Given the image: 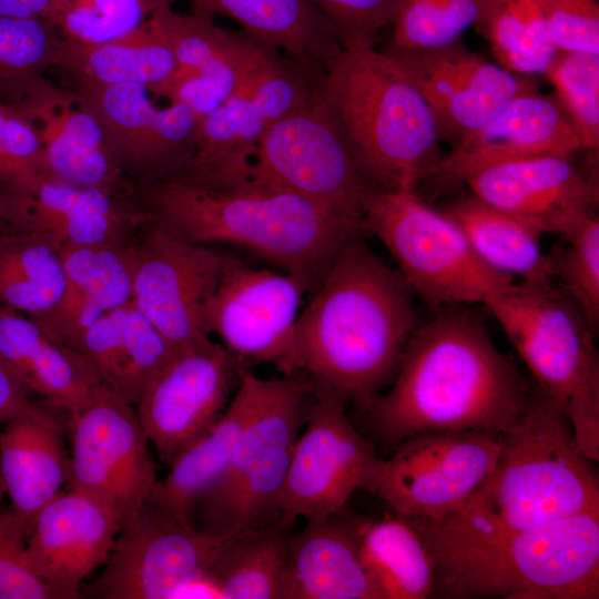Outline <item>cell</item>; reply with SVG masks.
<instances>
[{
  "instance_id": "6da1fadb",
  "label": "cell",
  "mask_w": 599,
  "mask_h": 599,
  "mask_svg": "<svg viewBox=\"0 0 599 599\" xmlns=\"http://www.w3.org/2000/svg\"><path fill=\"white\" fill-rule=\"evenodd\" d=\"M392 382L362 409L373 437L390 451L428 432L500 434L520 418L537 388L466 305L438 308L415 328Z\"/></svg>"
},
{
  "instance_id": "7a4b0ae2",
  "label": "cell",
  "mask_w": 599,
  "mask_h": 599,
  "mask_svg": "<svg viewBox=\"0 0 599 599\" xmlns=\"http://www.w3.org/2000/svg\"><path fill=\"white\" fill-rule=\"evenodd\" d=\"M414 292L363 241L346 242L295 325L301 370L359 409L394 379L415 331Z\"/></svg>"
},
{
  "instance_id": "3957f363",
  "label": "cell",
  "mask_w": 599,
  "mask_h": 599,
  "mask_svg": "<svg viewBox=\"0 0 599 599\" xmlns=\"http://www.w3.org/2000/svg\"><path fill=\"white\" fill-rule=\"evenodd\" d=\"M405 518L429 550L432 597L599 598V510L510 530L481 529L458 515Z\"/></svg>"
},
{
  "instance_id": "277c9868",
  "label": "cell",
  "mask_w": 599,
  "mask_h": 599,
  "mask_svg": "<svg viewBox=\"0 0 599 599\" xmlns=\"http://www.w3.org/2000/svg\"><path fill=\"white\" fill-rule=\"evenodd\" d=\"M146 196L150 219L179 237L247 248L312 285L346 242L366 233L304 197L252 182L211 189L174 177Z\"/></svg>"
},
{
  "instance_id": "5b68a950",
  "label": "cell",
  "mask_w": 599,
  "mask_h": 599,
  "mask_svg": "<svg viewBox=\"0 0 599 599\" xmlns=\"http://www.w3.org/2000/svg\"><path fill=\"white\" fill-rule=\"evenodd\" d=\"M321 92L356 156L383 190H415L434 176L444 156L435 118L386 52L343 48Z\"/></svg>"
},
{
  "instance_id": "8992f818",
  "label": "cell",
  "mask_w": 599,
  "mask_h": 599,
  "mask_svg": "<svg viewBox=\"0 0 599 599\" xmlns=\"http://www.w3.org/2000/svg\"><path fill=\"white\" fill-rule=\"evenodd\" d=\"M590 463L562 407L537 387L520 418L499 434L490 474L455 515L481 529L510 530L599 510Z\"/></svg>"
},
{
  "instance_id": "52a82bcc",
  "label": "cell",
  "mask_w": 599,
  "mask_h": 599,
  "mask_svg": "<svg viewBox=\"0 0 599 599\" xmlns=\"http://www.w3.org/2000/svg\"><path fill=\"white\" fill-rule=\"evenodd\" d=\"M537 387L567 414L579 451L599 460V355L576 302L552 280L511 282L485 304Z\"/></svg>"
},
{
  "instance_id": "ba28073f",
  "label": "cell",
  "mask_w": 599,
  "mask_h": 599,
  "mask_svg": "<svg viewBox=\"0 0 599 599\" xmlns=\"http://www.w3.org/2000/svg\"><path fill=\"white\" fill-rule=\"evenodd\" d=\"M313 384L296 374L265 379L261 398L219 480L195 502L199 529L232 536L278 519L277 499L307 417Z\"/></svg>"
},
{
  "instance_id": "9c48e42d",
  "label": "cell",
  "mask_w": 599,
  "mask_h": 599,
  "mask_svg": "<svg viewBox=\"0 0 599 599\" xmlns=\"http://www.w3.org/2000/svg\"><path fill=\"white\" fill-rule=\"evenodd\" d=\"M251 182L304 197L361 227L383 189L365 170L321 92L266 128L257 144Z\"/></svg>"
},
{
  "instance_id": "30bf717a",
  "label": "cell",
  "mask_w": 599,
  "mask_h": 599,
  "mask_svg": "<svg viewBox=\"0 0 599 599\" xmlns=\"http://www.w3.org/2000/svg\"><path fill=\"white\" fill-rule=\"evenodd\" d=\"M367 227L399 266L428 308L486 304L514 278L475 253L460 227L414 189L382 190L367 212Z\"/></svg>"
},
{
  "instance_id": "8fae6325",
  "label": "cell",
  "mask_w": 599,
  "mask_h": 599,
  "mask_svg": "<svg viewBox=\"0 0 599 599\" xmlns=\"http://www.w3.org/2000/svg\"><path fill=\"white\" fill-rule=\"evenodd\" d=\"M313 393L277 499L278 518L287 526L297 517L342 514L355 491H370L383 460L348 418L339 394L316 383Z\"/></svg>"
},
{
  "instance_id": "7c38bea8",
  "label": "cell",
  "mask_w": 599,
  "mask_h": 599,
  "mask_svg": "<svg viewBox=\"0 0 599 599\" xmlns=\"http://www.w3.org/2000/svg\"><path fill=\"white\" fill-rule=\"evenodd\" d=\"M498 450L499 434H417L383 458L369 493L395 515L440 520L464 509L490 474Z\"/></svg>"
},
{
  "instance_id": "4fadbf2b",
  "label": "cell",
  "mask_w": 599,
  "mask_h": 599,
  "mask_svg": "<svg viewBox=\"0 0 599 599\" xmlns=\"http://www.w3.org/2000/svg\"><path fill=\"white\" fill-rule=\"evenodd\" d=\"M134 405L102 385L93 399L69 414L68 488L105 505L121 528L146 504L159 480L150 440Z\"/></svg>"
},
{
  "instance_id": "5bb4252c",
  "label": "cell",
  "mask_w": 599,
  "mask_h": 599,
  "mask_svg": "<svg viewBox=\"0 0 599 599\" xmlns=\"http://www.w3.org/2000/svg\"><path fill=\"white\" fill-rule=\"evenodd\" d=\"M232 536L199 529L146 502L120 529L102 572L82 585L80 598L171 599L182 582L211 569Z\"/></svg>"
},
{
  "instance_id": "9a60e30c",
  "label": "cell",
  "mask_w": 599,
  "mask_h": 599,
  "mask_svg": "<svg viewBox=\"0 0 599 599\" xmlns=\"http://www.w3.org/2000/svg\"><path fill=\"white\" fill-rule=\"evenodd\" d=\"M312 286L301 275L254 268L232 256L206 305V331L236 358L296 374L295 325L302 297Z\"/></svg>"
},
{
  "instance_id": "2e32d148",
  "label": "cell",
  "mask_w": 599,
  "mask_h": 599,
  "mask_svg": "<svg viewBox=\"0 0 599 599\" xmlns=\"http://www.w3.org/2000/svg\"><path fill=\"white\" fill-rule=\"evenodd\" d=\"M231 258L154 222L135 244L131 301L176 352L202 344L206 305Z\"/></svg>"
},
{
  "instance_id": "e0dca14e",
  "label": "cell",
  "mask_w": 599,
  "mask_h": 599,
  "mask_svg": "<svg viewBox=\"0 0 599 599\" xmlns=\"http://www.w3.org/2000/svg\"><path fill=\"white\" fill-rule=\"evenodd\" d=\"M240 372L237 358L209 339L177 351L148 383L136 414L161 461L169 465L220 417Z\"/></svg>"
},
{
  "instance_id": "ac0fdd59",
  "label": "cell",
  "mask_w": 599,
  "mask_h": 599,
  "mask_svg": "<svg viewBox=\"0 0 599 599\" xmlns=\"http://www.w3.org/2000/svg\"><path fill=\"white\" fill-rule=\"evenodd\" d=\"M435 118L441 140L455 145L511 99L540 90L536 77L512 72L470 51L461 40L427 50L390 47Z\"/></svg>"
},
{
  "instance_id": "d6986e66",
  "label": "cell",
  "mask_w": 599,
  "mask_h": 599,
  "mask_svg": "<svg viewBox=\"0 0 599 599\" xmlns=\"http://www.w3.org/2000/svg\"><path fill=\"white\" fill-rule=\"evenodd\" d=\"M575 155H544L491 165L468 175L473 195L542 233L567 235L599 200L597 172Z\"/></svg>"
},
{
  "instance_id": "ffe728a7",
  "label": "cell",
  "mask_w": 599,
  "mask_h": 599,
  "mask_svg": "<svg viewBox=\"0 0 599 599\" xmlns=\"http://www.w3.org/2000/svg\"><path fill=\"white\" fill-rule=\"evenodd\" d=\"M11 105L34 128L48 176L80 186L122 191V167L102 124L77 89H60L41 77L17 87Z\"/></svg>"
},
{
  "instance_id": "44dd1931",
  "label": "cell",
  "mask_w": 599,
  "mask_h": 599,
  "mask_svg": "<svg viewBox=\"0 0 599 599\" xmlns=\"http://www.w3.org/2000/svg\"><path fill=\"white\" fill-rule=\"evenodd\" d=\"M120 529L111 509L69 488L38 514L24 561L59 599H78L83 580L106 561Z\"/></svg>"
},
{
  "instance_id": "7402d4cb",
  "label": "cell",
  "mask_w": 599,
  "mask_h": 599,
  "mask_svg": "<svg viewBox=\"0 0 599 599\" xmlns=\"http://www.w3.org/2000/svg\"><path fill=\"white\" fill-rule=\"evenodd\" d=\"M578 131L555 93L518 95L465 135L440 160L435 175L464 182L481 169L544 155H575Z\"/></svg>"
},
{
  "instance_id": "603a6c76",
  "label": "cell",
  "mask_w": 599,
  "mask_h": 599,
  "mask_svg": "<svg viewBox=\"0 0 599 599\" xmlns=\"http://www.w3.org/2000/svg\"><path fill=\"white\" fill-rule=\"evenodd\" d=\"M12 230L34 233L59 250L130 238L150 220L120 191L80 186L51 176L24 191H3Z\"/></svg>"
},
{
  "instance_id": "cb8c5ba5",
  "label": "cell",
  "mask_w": 599,
  "mask_h": 599,
  "mask_svg": "<svg viewBox=\"0 0 599 599\" xmlns=\"http://www.w3.org/2000/svg\"><path fill=\"white\" fill-rule=\"evenodd\" d=\"M104 130L118 164L164 167L189 163L197 119L184 104L156 108L148 88L135 83L78 88ZM122 167V166H121Z\"/></svg>"
},
{
  "instance_id": "d4e9b609",
  "label": "cell",
  "mask_w": 599,
  "mask_h": 599,
  "mask_svg": "<svg viewBox=\"0 0 599 599\" xmlns=\"http://www.w3.org/2000/svg\"><path fill=\"white\" fill-rule=\"evenodd\" d=\"M60 254L63 293L53 308L33 319L58 343L75 351L94 321L131 302L135 244L128 238L68 246Z\"/></svg>"
},
{
  "instance_id": "484cf974",
  "label": "cell",
  "mask_w": 599,
  "mask_h": 599,
  "mask_svg": "<svg viewBox=\"0 0 599 599\" xmlns=\"http://www.w3.org/2000/svg\"><path fill=\"white\" fill-rule=\"evenodd\" d=\"M4 424L0 433V475L11 508L29 536L38 514L69 481L64 425L34 403Z\"/></svg>"
},
{
  "instance_id": "4316f807",
  "label": "cell",
  "mask_w": 599,
  "mask_h": 599,
  "mask_svg": "<svg viewBox=\"0 0 599 599\" xmlns=\"http://www.w3.org/2000/svg\"><path fill=\"white\" fill-rule=\"evenodd\" d=\"M281 599H380L351 518L307 520L288 538Z\"/></svg>"
},
{
  "instance_id": "83f0119b",
  "label": "cell",
  "mask_w": 599,
  "mask_h": 599,
  "mask_svg": "<svg viewBox=\"0 0 599 599\" xmlns=\"http://www.w3.org/2000/svg\"><path fill=\"white\" fill-rule=\"evenodd\" d=\"M0 357L30 393L69 414L88 405L104 385L83 354L58 343L32 317L3 304Z\"/></svg>"
},
{
  "instance_id": "f1b7e54d",
  "label": "cell",
  "mask_w": 599,
  "mask_h": 599,
  "mask_svg": "<svg viewBox=\"0 0 599 599\" xmlns=\"http://www.w3.org/2000/svg\"><path fill=\"white\" fill-rule=\"evenodd\" d=\"M264 383L265 379L241 369L237 392L227 408L205 433L172 459L167 475L156 481L146 501L149 505L192 525L195 502L224 473L257 406Z\"/></svg>"
},
{
  "instance_id": "f546056e",
  "label": "cell",
  "mask_w": 599,
  "mask_h": 599,
  "mask_svg": "<svg viewBox=\"0 0 599 599\" xmlns=\"http://www.w3.org/2000/svg\"><path fill=\"white\" fill-rule=\"evenodd\" d=\"M186 1L192 12L233 19L244 32L284 51L317 79L325 75L342 51L331 24L309 0Z\"/></svg>"
},
{
  "instance_id": "4dcf8cb0",
  "label": "cell",
  "mask_w": 599,
  "mask_h": 599,
  "mask_svg": "<svg viewBox=\"0 0 599 599\" xmlns=\"http://www.w3.org/2000/svg\"><path fill=\"white\" fill-rule=\"evenodd\" d=\"M52 65L68 71L78 88L135 83L156 95L177 72L171 48L150 19L136 31L106 43L75 44L61 39Z\"/></svg>"
},
{
  "instance_id": "1f68e13d",
  "label": "cell",
  "mask_w": 599,
  "mask_h": 599,
  "mask_svg": "<svg viewBox=\"0 0 599 599\" xmlns=\"http://www.w3.org/2000/svg\"><path fill=\"white\" fill-rule=\"evenodd\" d=\"M266 128L250 100L234 93L197 122L193 155L176 177L211 189L248 184L256 148Z\"/></svg>"
},
{
  "instance_id": "d6a6232c",
  "label": "cell",
  "mask_w": 599,
  "mask_h": 599,
  "mask_svg": "<svg viewBox=\"0 0 599 599\" xmlns=\"http://www.w3.org/2000/svg\"><path fill=\"white\" fill-rule=\"evenodd\" d=\"M351 521L363 562L380 599L433 596L435 571L429 550L405 517H351Z\"/></svg>"
},
{
  "instance_id": "836d02e7",
  "label": "cell",
  "mask_w": 599,
  "mask_h": 599,
  "mask_svg": "<svg viewBox=\"0 0 599 599\" xmlns=\"http://www.w3.org/2000/svg\"><path fill=\"white\" fill-rule=\"evenodd\" d=\"M443 212L494 271L520 281L552 280L549 254L540 245L542 232L536 227L473 194L454 201Z\"/></svg>"
},
{
  "instance_id": "e575fe53",
  "label": "cell",
  "mask_w": 599,
  "mask_h": 599,
  "mask_svg": "<svg viewBox=\"0 0 599 599\" xmlns=\"http://www.w3.org/2000/svg\"><path fill=\"white\" fill-rule=\"evenodd\" d=\"M64 285L62 257L53 243L18 230L0 233V304L40 317L54 307Z\"/></svg>"
},
{
  "instance_id": "d590c367",
  "label": "cell",
  "mask_w": 599,
  "mask_h": 599,
  "mask_svg": "<svg viewBox=\"0 0 599 599\" xmlns=\"http://www.w3.org/2000/svg\"><path fill=\"white\" fill-rule=\"evenodd\" d=\"M288 528L278 518L230 538L209 570L225 599H281Z\"/></svg>"
},
{
  "instance_id": "8d00e7d4",
  "label": "cell",
  "mask_w": 599,
  "mask_h": 599,
  "mask_svg": "<svg viewBox=\"0 0 599 599\" xmlns=\"http://www.w3.org/2000/svg\"><path fill=\"white\" fill-rule=\"evenodd\" d=\"M475 29L499 64L519 74H544L557 53L538 0H487Z\"/></svg>"
},
{
  "instance_id": "74e56055",
  "label": "cell",
  "mask_w": 599,
  "mask_h": 599,
  "mask_svg": "<svg viewBox=\"0 0 599 599\" xmlns=\"http://www.w3.org/2000/svg\"><path fill=\"white\" fill-rule=\"evenodd\" d=\"M246 33V32H245ZM277 48L246 33L235 93L245 95L266 125L303 108L322 80Z\"/></svg>"
},
{
  "instance_id": "f35d334b",
  "label": "cell",
  "mask_w": 599,
  "mask_h": 599,
  "mask_svg": "<svg viewBox=\"0 0 599 599\" xmlns=\"http://www.w3.org/2000/svg\"><path fill=\"white\" fill-rule=\"evenodd\" d=\"M150 22L164 38L177 69L197 73H235L240 79L244 33L230 32L204 13H179L158 0Z\"/></svg>"
},
{
  "instance_id": "ab89813d",
  "label": "cell",
  "mask_w": 599,
  "mask_h": 599,
  "mask_svg": "<svg viewBox=\"0 0 599 599\" xmlns=\"http://www.w3.org/2000/svg\"><path fill=\"white\" fill-rule=\"evenodd\" d=\"M156 3L158 0H51L44 19L65 42L101 44L143 27Z\"/></svg>"
},
{
  "instance_id": "60d3db41",
  "label": "cell",
  "mask_w": 599,
  "mask_h": 599,
  "mask_svg": "<svg viewBox=\"0 0 599 599\" xmlns=\"http://www.w3.org/2000/svg\"><path fill=\"white\" fill-rule=\"evenodd\" d=\"M487 0H393L390 47L427 50L460 40L475 27Z\"/></svg>"
},
{
  "instance_id": "b9f144b4",
  "label": "cell",
  "mask_w": 599,
  "mask_h": 599,
  "mask_svg": "<svg viewBox=\"0 0 599 599\" xmlns=\"http://www.w3.org/2000/svg\"><path fill=\"white\" fill-rule=\"evenodd\" d=\"M570 116L581 149L599 148V54L557 52L542 74Z\"/></svg>"
},
{
  "instance_id": "7bdbcfd3",
  "label": "cell",
  "mask_w": 599,
  "mask_h": 599,
  "mask_svg": "<svg viewBox=\"0 0 599 599\" xmlns=\"http://www.w3.org/2000/svg\"><path fill=\"white\" fill-rule=\"evenodd\" d=\"M549 254L552 280L576 302L591 328L599 325V217L586 215Z\"/></svg>"
},
{
  "instance_id": "ee69618b",
  "label": "cell",
  "mask_w": 599,
  "mask_h": 599,
  "mask_svg": "<svg viewBox=\"0 0 599 599\" xmlns=\"http://www.w3.org/2000/svg\"><path fill=\"white\" fill-rule=\"evenodd\" d=\"M60 41L45 19L0 16V83L18 87L40 77Z\"/></svg>"
},
{
  "instance_id": "f6af8a7d",
  "label": "cell",
  "mask_w": 599,
  "mask_h": 599,
  "mask_svg": "<svg viewBox=\"0 0 599 599\" xmlns=\"http://www.w3.org/2000/svg\"><path fill=\"white\" fill-rule=\"evenodd\" d=\"M175 353L131 301L126 306L122 366L114 392L135 405L148 383Z\"/></svg>"
},
{
  "instance_id": "bcb514c9",
  "label": "cell",
  "mask_w": 599,
  "mask_h": 599,
  "mask_svg": "<svg viewBox=\"0 0 599 599\" xmlns=\"http://www.w3.org/2000/svg\"><path fill=\"white\" fill-rule=\"evenodd\" d=\"M27 532L12 508L0 509V599H59L24 561Z\"/></svg>"
},
{
  "instance_id": "7dc6e473",
  "label": "cell",
  "mask_w": 599,
  "mask_h": 599,
  "mask_svg": "<svg viewBox=\"0 0 599 599\" xmlns=\"http://www.w3.org/2000/svg\"><path fill=\"white\" fill-rule=\"evenodd\" d=\"M557 52L599 54L598 0H538Z\"/></svg>"
},
{
  "instance_id": "c3c4849f",
  "label": "cell",
  "mask_w": 599,
  "mask_h": 599,
  "mask_svg": "<svg viewBox=\"0 0 599 599\" xmlns=\"http://www.w3.org/2000/svg\"><path fill=\"white\" fill-rule=\"evenodd\" d=\"M334 30L342 49L375 47L389 26L393 0H309Z\"/></svg>"
},
{
  "instance_id": "681fc988",
  "label": "cell",
  "mask_w": 599,
  "mask_h": 599,
  "mask_svg": "<svg viewBox=\"0 0 599 599\" xmlns=\"http://www.w3.org/2000/svg\"><path fill=\"white\" fill-rule=\"evenodd\" d=\"M128 304L94 321L83 332L75 347L93 364L102 383L112 390L122 366Z\"/></svg>"
},
{
  "instance_id": "f907efd6",
  "label": "cell",
  "mask_w": 599,
  "mask_h": 599,
  "mask_svg": "<svg viewBox=\"0 0 599 599\" xmlns=\"http://www.w3.org/2000/svg\"><path fill=\"white\" fill-rule=\"evenodd\" d=\"M237 83L235 73H197L177 69L160 97L186 105L200 121L233 95Z\"/></svg>"
},
{
  "instance_id": "816d5d0a",
  "label": "cell",
  "mask_w": 599,
  "mask_h": 599,
  "mask_svg": "<svg viewBox=\"0 0 599 599\" xmlns=\"http://www.w3.org/2000/svg\"><path fill=\"white\" fill-rule=\"evenodd\" d=\"M31 403L30 390L0 357V423H7Z\"/></svg>"
},
{
  "instance_id": "f5cc1de1",
  "label": "cell",
  "mask_w": 599,
  "mask_h": 599,
  "mask_svg": "<svg viewBox=\"0 0 599 599\" xmlns=\"http://www.w3.org/2000/svg\"><path fill=\"white\" fill-rule=\"evenodd\" d=\"M189 598L225 599L221 587L209 571L189 578L171 596V599Z\"/></svg>"
},
{
  "instance_id": "db71d44e",
  "label": "cell",
  "mask_w": 599,
  "mask_h": 599,
  "mask_svg": "<svg viewBox=\"0 0 599 599\" xmlns=\"http://www.w3.org/2000/svg\"><path fill=\"white\" fill-rule=\"evenodd\" d=\"M51 0H0V16L44 19Z\"/></svg>"
},
{
  "instance_id": "11a10c76",
  "label": "cell",
  "mask_w": 599,
  "mask_h": 599,
  "mask_svg": "<svg viewBox=\"0 0 599 599\" xmlns=\"http://www.w3.org/2000/svg\"><path fill=\"white\" fill-rule=\"evenodd\" d=\"M9 114V103L0 100V181L2 182L6 171L4 136Z\"/></svg>"
},
{
  "instance_id": "9f6ffc18",
  "label": "cell",
  "mask_w": 599,
  "mask_h": 599,
  "mask_svg": "<svg viewBox=\"0 0 599 599\" xmlns=\"http://www.w3.org/2000/svg\"><path fill=\"white\" fill-rule=\"evenodd\" d=\"M9 230H12L8 216H7V207H6V200L3 191H0V233L7 232Z\"/></svg>"
},
{
  "instance_id": "6f0895ef",
  "label": "cell",
  "mask_w": 599,
  "mask_h": 599,
  "mask_svg": "<svg viewBox=\"0 0 599 599\" xmlns=\"http://www.w3.org/2000/svg\"><path fill=\"white\" fill-rule=\"evenodd\" d=\"M4 493H6V487H4L3 479H2V477L0 475V500L3 497Z\"/></svg>"
}]
</instances>
